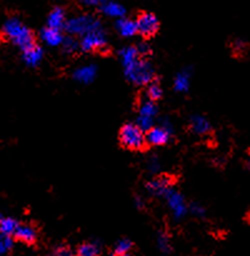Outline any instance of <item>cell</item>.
Returning <instances> with one entry per match:
<instances>
[{"instance_id":"1","label":"cell","mask_w":250,"mask_h":256,"mask_svg":"<svg viewBox=\"0 0 250 256\" xmlns=\"http://www.w3.org/2000/svg\"><path fill=\"white\" fill-rule=\"evenodd\" d=\"M120 59L126 79L135 85H148L155 76L154 68L145 58L140 56L136 46H126L120 50Z\"/></svg>"},{"instance_id":"2","label":"cell","mask_w":250,"mask_h":256,"mask_svg":"<svg viewBox=\"0 0 250 256\" xmlns=\"http://www.w3.org/2000/svg\"><path fill=\"white\" fill-rule=\"evenodd\" d=\"M2 30H4L5 35L22 50H26L28 48L36 44L32 30L25 26L18 18H10V19H8L5 22Z\"/></svg>"},{"instance_id":"3","label":"cell","mask_w":250,"mask_h":256,"mask_svg":"<svg viewBox=\"0 0 250 256\" xmlns=\"http://www.w3.org/2000/svg\"><path fill=\"white\" fill-rule=\"evenodd\" d=\"M102 28V22L92 15H79V16H74L72 19L66 20L65 24V30L72 35H80L84 36L85 34L94 30L100 29Z\"/></svg>"},{"instance_id":"4","label":"cell","mask_w":250,"mask_h":256,"mask_svg":"<svg viewBox=\"0 0 250 256\" xmlns=\"http://www.w3.org/2000/svg\"><path fill=\"white\" fill-rule=\"evenodd\" d=\"M119 139L122 146L130 150H142L146 142L144 132L136 124H132V122L125 124L120 129Z\"/></svg>"},{"instance_id":"5","label":"cell","mask_w":250,"mask_h":256,"mask_svg":"<svg viewBox=\"0 0 250 256\" xmlns=\"http://www.w3.org/2000/svg\"><path fill=\"white\" fill-rule=\"evenodd\" d=\"M158 115V108L152 100H145L142 102L139 108V114H138L136 125L142 130V132H148L154 126L155 118Z\"/></svg>"},{"instance_id":"6","label":"cell","mask_w":250,"mask_h":256,"mask_svg":"<svg viewBox=\"0 0 250 256\" xmlns=\"http://www.w3.org/2000/svg\"><path fill=\"white\" fill-rule=\"evenodd\" d=\"M105 46H106V35L102 28L85 34L80 42V49L84 52H96V50L105 49Z\"/></svg>"},{"instance_id":"7","label":"cell","mask_w":250,"mask_h":256,"mask_svg":"<svg viewBox=\"0 0 250 256\" xmlns=\"http://www.w3.org/2000/svg\"><path fill=\"white\" fill-rule=\"evenodd\" d=\"M164 198L166 199L168 206H169L170 212H172V218L175 220H182L186 215V212H189V208L186 206L184 196L176 190L170 189L169 192Z\"/></svg>"},{"instance_id":"8","label":"cell","mask_w":250,"mask_h":256,"mask_svg":"<svg viewBox=\"0 0 250 256\" xmlns=\"http://www.w3.org/2000/svg\"><path fill=\"white\" fill-rule=\"evenodd\" d=\"M138 32L144 38H150L159 29V20L152 12H142L136 18Z\"/></svg>"},{"instance_id":"9","label":"cell","mask_w":250,"mask_h":256,"mask_svg":"<svg viewBox=\"0 0 250 256\" xmlns=\"http://www.w3.org/2000/svg\"><path fill=\"white\" fill-rule=\"evenodd\" d=\"M172 126L166 125L165 122L164 125H160V126H152V129L146 132V142L150 145H154V146H162L165 145L170 140L172 136Z\"/></svg>"},{"instance_id":"10","label":"cell","mask_w":250,"mask_h":256,"mask_svg":"<svg viewBox=\"0 0 250 256\" xmlns=\"http://www.w3.org/2000/svg\"><path fill=\"white\" fill-rule=\"evenodd\" d=\"M172 179L168 176H159L156 179L150 180L149 182L146 184V189L148 192H150L154 196H162L164 198L165 195L169 192L170 189H172Z\"/></svg>"},{"instance_id":"11","label":"cell","mask_w":250,"mask_h":256,"mask_svg":"<svg viewBox=\"0 0 250 256\" xmlns=\"http://www.w3.org/2000/svg\"><path fill=\"white\" fill-rule=\"evenodd\" d=\"M44 58V52L39 45L34 44L32 46L28 48L26 50H22V60L25 64L30 68H35L42 62Z\"/></svg>"},{"instance_id":"12","label":"cell","mask_w":250,"mask_h":256,"mask_svg":"<svg viewBox=\"0 0 250 256\" xmlns=\"http://www.w3.org/2000/svg\"><path fill=\"white\" fill-rule=\"evenodd\" d=\"M96 66L95 65H84V66H80L78 69H75V72H72V78L76 80L78 82H82V84H89L96 76Z\"/></svg>"},{"instance_id":"13","label":"cell","mask_w":250,"mask_h":256,"mask_svg":"<svg viewBox=\"0 0 250 256\" xmlns=\"http://www.w3.org/2000/svg\"><path fill=\"white\" fill-rule=\"evenodd\" d=\"M40 39L48 44L49 46H59L62 44L65 38L62 36V32L58 29H52V28H44L40 32Z\"/></svg>"},{"instance_id":"14","label":"cell","mask_w":250,"mask_h":256,"mask_svg":"<svg viewBox=\"0 0 250 256\" xmlns=\"http://www.w3.org/2000/svg\"><path fill=\"white\" fill-rule=\"evenodd\" d=\"M12 236H14L16 240H19V242L30 245V244H34V242H36L38 234H36V230H35L32 226H30V225L19 224L16 232H14Z\"/></svg>"},{"instance_id":"15","label":"cell","mask_w":250,"mask_h":256,"mask_svg":"<svg viewBox=\"0 0 250 256\" xmlns=\"http://www.w3.org/2000/svg\"><path fill=\"white\" fill-rule=\"evenodd\" d=\"M116 30L124 38L134 36L138 32L136 20L128 19V18H120L116 22Z\"/></svg>"},{"instance_id":"16","label":"cell","mask_w":250,"mask_h":256,"mask_svg":"<svg viewBox=\"0 0 250 256\" xmlns=\"http://www.w3.org/2000/svg\"><path fill=\"white\" fill-rule=\"evenodd\" d=\"M65 12L62 8L56 6L50 12L49 16H48V26L52 28V29L62 30L65 28Z\"/></svg>"},{"instance_id":"17","label":"cell","mask_w":250,"mask_h":256,"mask_svg":"<svg viewBox=\"0 0 250 256\" xmlns=\"http://www.w3.org/2000/svg\"><path fill=\"white\" fill-rule=\"evenodd\" d=\"M100 10L104 12L105 15L110 18H116V19H120V18H124L125 14V9L122 4L116 2H102L100 5Z\"/></svg>"},{"instance_id":"18","label":"cell","mask_w":250,"mask_h":256,"mask_svg":"<svg viewBox=\"0 0 250 256\" xmlns=\"http://www.w3.org/2000/svg\"><path fill=\"white\" fill-rule=\"evenodd\" d=\"M190 129L195 134L204 135L206 132H209L210 122H208L206 118L202 116V115H192L190 118Z\"/></svg>"},{"instance_id":"19","label":"cell","mask_w":250,"mask_h":256,"mask_svg":"<svg viewBox=\"0 0 250 256\" xmlns=\"http://www.w3.org/2000/svg\"><path fill=\"white\" fill-rule=\"evenodd\" d=\"M189 85H190L189 72L184 70V72H179L174 80L175 90L179 92H188V89H189Z\"/></svg>"},{"instance_id":"20","label":"cell","mask_w":250,"mask_h":256,"mask_svg":"<svg viewBox=\"0 0 250 256\" xmlns=\"http://www.w3.org/2000/svg\"><path fill=\"white\" fill-rule=\"evenodd\" d=\"M78 256H99L100 246L95 242H84L76 250Z\"/></svg>"},{"instance_id":"21","label":"cell","mask_w":250,"mask_h":256,"mask_svg":"<svg viewBox=\"0 0 250 256\" xmlns=\"http://www.w3.org/2000/svg\"><path fill=\"white\" fill-rule=\"evenodd\" d=\"M18 226H19V222L15 219H12V218H2V222H0V232L6 235H14Z\"/></svg>"},{"instance_id":"22","label":"cell","mask_w":250,"mask_h":256,"mask_svg":"<svg viewBox=\"0 0 250 256\" xmlns=\"http://www.w3.org/2000/svg\"><path fill=\"white\" fill-rule=\"evenodd\" d=\"M146 96L148 99L152 100V102H156V100H159L160 98L162 96V86H160L156 82H152L150 84H148Z\"/></svg>"},{"instance_id":"23","label":"cell","mask_w":250,"mask_h":256,"mask_svg":"<svg viewBox=\"0 0 250 256\" xmlns=\"http://www.w3.org/2000/svg\"><path fill=\"white\" fill-rule=\"evenodd\" d=\"M14 246V240L12 235L0 232V255H6Z\"/></svg>"},{"instance_id":"24","label":"cell","mask_w":250,"mask_h":256,"mask_svg":"<svg viewBox=\"0 0 250 256\" xmlns=\"http://www.w3.org/2000/svg\"><path fill=\"white\" fill-rule=\"evenodd\" d=\"M62 45V49H64V52H66V54H72V52H76L80 46L79 42H78L72 36L65 38Z\"/></svg>"},{"instance_id":"25","label":"cell","mask_w":250,"mask_h":256,"mask_svg":"<svg viewBox=\"0 0 250 256\" xmlns=\"http://www.w3.org/2000/svg\"><path fill=\"white\" fill-rule=\"evenodd\" d=\"M132 242H129L128 239H122L116 242L115 245V254H120V255H126L128 252L132 250Z\"/></svg>"},{"instance_id":"26","label":"cell","mask_w":250,"mask_h":256,"mask_svg":"<svg viewBox=\"0 0 250 256\" xmlns=\"http://www.w3.org/2000/svg\"><path fill=\"white\" fill-rule=\"evenodd\" d=\"M158 248L162 250V252H169L172 249V245H170V239L165 232H162L158 236Z\"/></svg>"},{"instance_id":"27","label":"cell","mask_w":250,"mask_h":256,"mask_svg":"<svg viewBox=\"0 0 250 256\" xmlns=\"http://www.w3.org/2000/svg\"><path fill=\"white\" fill-rule=\"evenodd\" d=\"M189 210H190V212H192V214H194L195 216H198V218L204 216V214H205L204 208L200 206V205H198V204H192V205H190Z\"/></svg>"},{"instance_id":"28","label":"cell","mask_w":250,"mask_h":256,"mask_svg":"<svg viewBox=\"0 0 250 256\" xmlns=\"http://www.w3.org/2000/svg\"><path fill=\"white\" fill-rule=\"evenodd\" d=\"M136 49L138 52H139L140 56L142 58H146V55L150 52V48L146 42H140V44L136 46Z\"/></svg>"},{"instance_id":"29","label":"cell","mask_w":250,"mask_h":256,"mask_svg":"<svg viewBox=\"0 0 250 256\" xmlns=\"http://www.w3.org/2000/svg\"><path fill=\"white\" fill-rule=\"evenodd\" d=\"M84 6H100L104 0H78Z\"/></svg>"},{"instance_id":"30","label":"cell","mask_w":250,"mask_h":256,"mask_svg":"<svg viewBox=\"0 0 250 256\" xmlns=\"http://www.w3.org/2000/svg\"><path fill=\"white\" fill-rule=\"evenodd\" d=\"M148 168L150 169V172H156L158 168H159V160H158V158H150L149 162H148Z\"/></svg>"},{"instance_id":"31","label":"cell","mask_w":250,"mask_h":256,"mask_svg":"<svg viewBox=\"0 0 250 256\" xmlns=\"http://www.w3.org/2000/svg\"><path fill=\"white\" fill-rule=\"evenodd\" d=\"M54 256H74V255H72V250L68 249V248L65 246H62V248H58Z\"/></svg>"},{"instance_id":"32","label":"cell","mask_w":250,"mask_h":256,"mask_svg":"<svg viewBox=\"0 0 250 256\" xmlns=\"http://www.w3.org/2000/svg\"><path fill=\"white\" fill-rule=\"evenodd\" d=\"M245 49V42H242V40H236L234 42V50L236 52H240V50H244Z\"/></svg>"},{"instance_id":"33","label":"cell","mask_w":250,"mask_h":256,"mask_svg":"<svg viewBox=\"0 0 250 256\" xmlns=\"http://www.w3.org/2000/svg\"><path fill=\"white\" fill-rule=\"evenodd\" d=\"M135 205H136V206L139 208V209H142V208L144 206V204H142V200H140V198H136V199H135Z\"/></svg>"},{"instance_id":"34","label":"cell","mask_w":250,"mask_h":256,"mask_svg":"<svg viewBox=\"0 0 250 256\" xmlns=\"http://www.w3.org/2000/svg\"><path fill=\"white\" fill-rule=\"evenodd\" d=\"M114 256H129V255H120V254H114Z\"/></svg>"},{"instance_id":"35","label":"cell","mask_w":250,"mask_h":256,"mask_svg":"<svg viewBox=\"0 0 250 256\" xmlns=\"http://www.w3.org/2000/svg\"><path fill=\"white\" fill-rule=\"evenodd\" d=\"M2 214H0V222H2Z\"/></svg>"},{"instance_id":"36","label":"cell","mask_w":250,"mask_h":256,"mask_svg":"<svg viewBox=\"0 0 250 256\" xmlns=\"http://www.w3.org/2000/svg\"><path fill=\"white\" fill-rule=\"evenodd\" d=\"M248 165H249V168H250V159H249V162H248Z\"/></svg>"}]
</instances>
